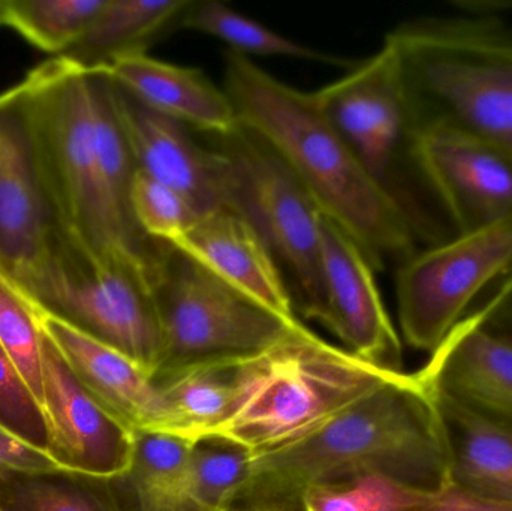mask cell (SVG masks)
I'll use <instances>...</instances> for the list:
<instances>
[{
  "instance_id": "1",
  "label": "cell",
  "mask_w": 512,
  "mask_h": 511,
  "mask_svg": "<svg viewBox=\"0 0 512 511\" xmlns=\"http://www.w3.org/2000/svg\"><path fill=\"white\" fill-rule=\"evenodd\" d=\"M367 476L424 494L453 485L447 426L417 372H399L310 437L252 458L227 509L301 511L306 489Z\"/></svg>"
},
{
  "instance_id": "2",
  "label": "cell",
  "mask_w": 512,
  "mask_h": 511,
  "mask_svg": "<svg viewBox=\"0 0 512 511\" xmlns=\"http://www.w3.org/2000/svg\"><path fill=\"white\" fill-rule=\"evenodd\" d=\"M225 92L239 122L282 156L322 215L358 243L375 272L417 252L405 213L322 113L313 93L282 83L233 51L225 56Z\"/></svg>"
},
{
  "instance_id": "3",
  "label": "cell",
  "mask_w": 512,
  "mask_h": 511,
  "mask_svg": "<svg viewBox=\"0 0 512 511\" xmlns=\"http://www.w3.org/2000/svg\"><path fill=\"white\" fill-rule=\"evenodd\" d=\"M20 87L60 230L98 258L152 260L161 240L144 236L108 192L89 69L56 56L30 71Z\"/></svg>"
},
{
  "instance_id": "4",
  "label": "cell",
  "mask_w": 512,
  "mask_h": 511,
  "mask_svg": "<svg viewBox=\"0 0 512 511\" xmlns=\"http://www.w3.org/2000/svg\"><path fill=\"white\" fill-rule=\"evenodd\" d=\"M415 129L468 135L512 158V26L496 17H421L385 36Z\"/></svg>"
},
{
  "instance_id": "5",
  "label": "cell",
  "mask_w": 512,
  "mask_h": 511,
  "mask_svg": "<svg viewBox=\"0 0 512 511\" xmlns=\"http://www.w3.org/2000/svg\"><path fill=\"white\" fill-rule=\"evenodd\" d=\"M399 372L328 344L301 323L246 360L236 410L215 435L252 458L277 452L315 434Z\"/></svg>"
},
{
  "instance_id": "6",
  "label": "cell",
  "mask_w": 512,
  "mask_h": 511,
  "mask_svg": "<svg viewBox=\"0 0 512 511\" xmlns=\"http://www.w3.org/2000/svg\"><path fill=\"white\" fill-rule=\"evenodd\" d=\"M153 261L98 258L59 230L15 284L42 311L125 354L153 378L162 360Z\"/></svg>"
},
{
  "instance_id": "7",
  "label": "cell",
  "mask_w": 512,
  "mask_h": 511,
  "mask_svg": "<svg viewBox=\"0 0 512 511\" xmlns=\"http://www.w3.org/2000/svg\"><path fill=\"white\" fill-rule=\"evenodd\" d=\"M227 165V206L245 216L279 264L295 314L318 321L324 308L321 210L282 156L240 123L215 137Z\"/></svg>"
},
{
  "instance_id": "8",
  "label": "cell",
  "mask_w": 512,
  "mask_h": 511,
  "mask_svg": "<svg viewBox=\"0 0 512 511\" xmlns=\"http://www.w3.org/2000/svg\"><path fill=\"white\" fill-rule=\"evenodd\" d=\"M152 281L162 330L156 375L203 360L256 356L301 324L268 311L167 242L153 261Z\"/></svg>"
},
{
  "instance_id": "9",
  "label": "cell",
  "mask_w": 512,
  "mask_h": 511,
  "mask_svg": "<svg viewBox=\"0 0 512 511\" xmlns=\"http://www.w3.org/2000/svg\"><path fill=\"white\" fill-rule=\"evenodd\" d=\"M512 270V216L400 264L396 290L400 329L409 347L432 354L492 282Z\"/></svg>"
},
{
  "instance_id": "10",
  "label": "cell",
  "mask_w": 512,
  "mask_h": 511,
  "mask_svg": "<svg viewBox=\"0 0 512 511\" xmlns=\"http://www.w3.org/2000/svg\"><path fill=\"white\" fill-rule=\"evenodd\" d=\"M498 290L469 312L417 371L439 404L453 405L512 435V338L493 329Z\"/></svg>"
},
{
  "instance_id": "11",
  "label": "cell",
  "mask_w": 512,
  "mask_h": 511,
  "mask_svg": "<svg viewBox=\"0 0 512 511\" xmlns=\"http://www.w3.org/2000/svg\"><path fill=\"white\" fill-rule=\"evenodd\" d=\"M42 413L47 453L65 476L116 480L131 470L137 434L83 389L45 332Z\"/></svg>"
},
{
  "instance_id": "12",
  "label": "cell",
  "mask_w": 512,
  "mask_h": 511,
  "mask_svg": "<svg viewBox=\"0 0 512 511\" xmlns=\"http://www.w3.org/2000/svg\"><path fill=\"white\" fill-rule=\"evenodd\" d=\"M60 230L20 84L0 93V270L20 282Z\"/></svg>"
},
{
  "instance_id": "13",
  "label": "cell",
  "mask_w": 512,
  "mask_h": 511,
  "mask_svg": "<svg viewBox=\"0 0 512 511\" xmlns=\"http://www.w3.org/2000/svg\"><path fill=\"white\" fill-rule=\"evenodd\" d=\"M415 159L456 234L512 216V158L468 135L415 129Z\"/></svg>"
},
{
  "instance_id": "14",
  "label": "cell",
  "mask_w": 512,
  "mask_h": 511,
  "mask_svg": "<svg viewBox=\"0 0 512 511\" xmlns=\"http://www.w3.org/2000/svg\"><path fill=\"white\" fill-rule=\"evenodd\" d=\"M324 308L318 323L345 350L367 362L402 371V342L375 281V269L339 224L319 219Z\"/></svg>"
},
{
  "instance_id": "15",
  "label": "cell",
  "mask_w": 512,
  "mask_h": 511,
  "mask_svg": "<svg viewBox=\"0 0 512 511\" xmlns=\"http://www.w3.org/2000/svg\"><path fill=\"white\" fill-rule=\"evenodd\" d=\"M111 99L137 170L179 191L198 215L227 206L221 152L200 146L189 126L141 104L113 78Z\"/></svg>"
},
{
  "instance_id": "16",
  "label": "cell",
  "mask_w": 512,
  "mask_h": 511,
  "mask_svg": "<svg viewBox=\"0 0 512 511\" xmlns=\"http://www.w3.org/2000/svg\"><path fill=\"white\" fill-rule=\"evenodd\" d=\"M286 321H298L276 258L254 225L230 206L201 213L170 243Z\"/></svg>"
},
{
  "instance_id": "17",
  "label": "cell",
  "mask_w": 512,
  "mask_h": 511,
  "mask_svg": "<svg viewBox=\"0 0 512 511\" xmlns=\"http://www.w3.org/2000/svg\"><path fill=\"white\" fill-rule=\"evenodd\" d=\"M42 329L78 383L105 411L135 434L158 432L161 423L158 392L153 378L137 363L45 311H42Z\"/></svg>"
},
{
  "instance_id": "18",
  "label": "cell",
  "mask_w": 512,
  "mask_h": 511,
  "mask_svg": "<svg viewBox=\"0 0 512 511\" xmlns=\"http://www.w3.org/2000/svg\"><path fill=\"white\" fill-rule=\"evenodd\" d=\"M105 71L141 104L189 128L222 137L240 125L228 93L200 69L164 62L144 51L116 60Z\"/></svg>"
},
{
  "instance_id": "19",
  "label": "cell",
  "mask_w": 512,
  "mask_h": 511,
  "mask_svg": "<svg viewBox=\"0 0 512 511\" xmlns=\"http://www.w3.org/2000/svg\"><path fill=\"white\" fill-rule=\"evenodd\" d=\"M248 359L203 360L155 375L161 405L159 434L191 443L215 435L236 410Z\"/></svg>"
},
{
  "instance_id": "20",
  "label": "cell",
  "mask_w": 512,
  "mask_h": 511,
  "mask_svg": "<svg viewBox=\"0 0 512 511\" xmlns=\"http://www.w3.org/2000/svg\"><path fill=\"white\" fill-rule=\"evenodd\" d=\"M192 0H107L77 42L60 56L84 69H107L129 54L144 53Z\"/></svg>"
},
{
  "instance_id": "21",
  "label": "cell",
  "mask_w": 512,
  "mask_h": 511,
  "mask_svg": "<svg viewBox=\"0 0 512 511\" xmlns=\"http://www.w3.org/2000/svg\"><path fill=\"white\" fill-rule=\"evenodd\" d=\"M436 405L450 438L451 483L477 497L512 504V435L453 405Z\"/></svg>"
},
{
  "instance_id": "22",
  "label": "cell",
  "mask_w": 512,
  "mask_h": 511,
  "mask_svg": "<svg viewBox=\"0 0 512 511\" xmlns=\"http://www.w3.org/2000/svg\"><path fill=\"white\" fill-rule=\"evenodd\" d=\"M191 441L138 432L131 470L114 480L128 511H192L189 503Z\"/></svg>"
},
{
  "instance_id": "23",
  "label": "cell",
  "mask_w": 512,
  "mask_h": 511,
  "mask_svg": "<svg viewBox=\"0 0 512 511\" xmlns=\"http://www.w3.org/2000/svg\"><path fill=\"white\" fill-rule=\"evenodd\" d=\"M2 511H128L114 480L72 476L0 479Z\"/></svg>"
},
{
  "instance_id": "24",
  "label": "cell",
  "mask_w": 512,
  "mask_h": 511,
  "mask_svg": "<svg viewBox=\"0 0 512 511\" xmlns=\"http://www.w3.org/2000/svg\"><path fill=\"white\" fill-rule=\"evenodd\" d=\"M177 24L185 29L197 30L206 35L215 36L230 47L233 53L242 56H286L298 59L316 60V62L336 63L340 66H352L354 63L334 59L319 53L313 48L304 47L298 42L285 38L280 33L268 29L264 24L228 8L215 0L194 2L180 15Z\"/></svg>"
},
{
  "instance_id": "25",
  "label": "cell",
  "mask_w": 512,
  "mask_h": 511,
  "mask_svg": "<svg viewBox=\"0 0 512 511\" xmlns=\"http://www.w3.org/2000/svg\"><path fill=\"white\" fill-rule=\"evenodd\" d=\"M107 0H5L3 26L47 53L68 51Z\"/></svg>"
},
{
  "instance_id": "26",
  "label": "cell",
  "mask_w": 512,
  "mask_h": 511,
  "mask_svg": "<svg viewBox=\"0 0 512 511\" xmlns=\"http://www.w3.org/2000/svg\"><path fill=\"white\" fill-rule=\"evenodd\" d=\"M252 455L239 444L209 435L192 443L189 503L192 511H222L245 485Z\"/></svg>"
},
{
  "instance_id": "27",
  "label": "cell",
  "mask_w": 512,
  "mask_h": 511,
  "mask_svg": "<svg viewBox=\"0 0 512 511\" xmlns=\"http://www.w3.org/2000/svg\"><path fill=\"white\" fill-rule=\"evenodd\" d=\"M0 347L20 371L42 408L44 330L42 311L0 270Z\"/></svg>"
},
{
  "instance_id": "28",
  "label": "cell",
  "mask_w": 512,
  "mask_h": 511,
  "mask_svg": "<svg viewBox=\"0 0 512 511\" xmlns=\"http://www.w3.org/2000/svg\"><path fill=\"white\" fill-rule=\"evenodd\" d=\"M435 494L415 491L381 476L357 477L312 486L300 498L301 511H415Z\"/></svg>"
},
{
  "instance_id": "29",
  "label": "cell",
  "mask_w": 512,
  "mask_h": 511,
  "mask_svg": "<svg viewBox=\"0 0 512 511\" xmlns=\"http://www.w3.org/2000/svg\"><path fill=\"white\" fill-rule=\"evenodd\" d=\"M131 210L144 236L167 243L185 233L198 216L188 198L140 170L132 182Z\"/></svg>"
},
{
  "instance_id": "30",
  "label": "cell",
  "mask_w": 512,
  "mask_h": 511,
  "mask_svg": "<svg viewBox=\"0 0 512 511\" xmlns=\"http://www.w3.org/2000/svg\"><path fill=\"white\" fill-rule=\"evenodd\" d=\"M0 426L47 452L48 431L41 405L20 371L0 347Z\"/></svg>"
},
{
  "instance_id": "31",
  "label": "cell",
  "mask_w": 512,
  "mask_h": 511,
  "mask_svg": "<svg viewBox=\"0 0 512 511\" xmlns=\"http://www.w3.org/2000/svg\"><path fill=\"white\" fill-rule=\"evenodd\" d=\"M17 476H65L45 450L0 426V479Z\"/></svg>"
},
{
  "instance_id": "32",
  "label": "cell",
  "mask_w": 512,
  "mask_h": 511,
  "mask_svg": "<svg viewBox=\"0 0 512 511\" xmlns=\"http://www.w3.org/2000/svg\"><path fill=\"white\" fill-rule=\"evenodd\" d=\"M415 511H512V504L486 500L451 485L432 495L426 504Z\"/></svg>"
},
{
  "instance_id": "33",
  "label": "cell",
  "mask_w": 512,
  "mask_h": 511,
  "mask_svg": "<svg viewBox=\"0 0 512 511\" xmlns=\"http://www.w3.org/2000/svg\"><path fill=\"white\" fill-rule=\"evenodd\" d=\"M0 26H3V0H0Z\"/></svg>"
},
{
  "instance_id": "34",
  "label": "cell",
  "mask_w": 512,
  "mask_h": 511,
  "mask_svg": "<svg viewBox=\"0 0 512 511\" xmlns=\"http://www.w3.org/2000/svg\"><path fill=\"white\" fill-rule=\"evenodd\" d=\"M222 511H255V510H246V509H234V507H230V509H225Z\"/></svg>"
},
{
  "instance_id": "35",
  "label": "cell",
  "mask_w": 512,
  "mask_h": 511,
  "mask_svg": "<svg viewBox=\"0 0 512 511\" xmlns=\"http://www.w3.org/2000/svg\"><path fill=\"white\" fill-rule=\"evenodd\" d=\"M0 511H2V510H0Z\"/></svg>"
}]
</instances>
